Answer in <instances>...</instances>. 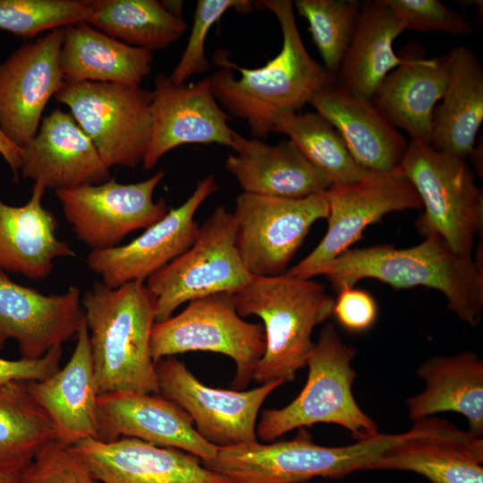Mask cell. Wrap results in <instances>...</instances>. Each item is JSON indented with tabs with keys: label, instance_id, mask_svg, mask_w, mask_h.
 <instances>
[{
	"label": "cell",
	"instance_id": "6da1fadb",
	"mask_svg": "<svg viewBox=\"0 0 483 483\" xmlns=\"http://www.w3.org/2000/svg\"><path fill=\"white\" fill-rule=\"evenodd\" d=\"M254 4L271 12L279 22L282 47L264 66L246 68L232 63L226 51L215 53L221 66L210 77L212 91L231 116L244 120L251 134L267 138L278 116L297 113L320 90L336 82L335 75L317 63L301 37L291 0Z\"/></svg>",
	"mask_w": 483,
	"mask_h": 483
},
{
	"label": "cell",
	"instance_id": "7a4b0ae2",
	"mask_svg": "<svg viewBox=\"0 0 483 483\" xmlns=\"http://www.w3.org/2000/svg\"><path fill=\"white\" fill-rule=\"evenodd\" d=\"M322 275L336 292L365 278L394 289L433 288L445 296L448 309L461 321L475 326L481 320L482 264L478 258L453 251L438 236H428L410 248H350L332 260Z\"/></svg>",
	"mask_w": 483,
	"mask_h": 483
},
{
	"label": "cell",
	"instance_id": "3957f363",
	"mask_svg": "<svg viewBox=\"0 0 483 483\" xmlns=\"http://www.w3.org/2000/svg\"><path fill=\"white\" fill-rule=\"evenodd\" d=\"M98 394H158L151 334L156 298L143 282L96 281L81 298Z\"/></svg>",
	"mask_w": 483,
	"mask_h": 483
},
{
	"label": "cell",
	"instance_id": "277c9868",
	"mask_svg": "<svg viewBox=\"0 0 483 483\" xmlns=\"http://www.w3.org/2000/svg\"><path fill=\"white\" fill-rule=\"evenodd\" d=\"M238 314L264 323L266 347L253 380L293 381L306 366L315 343L313 329L332 316L335 300L320 283L288 275H252L233 293Z\"/></svg>",
	"mask_w": 483,
	"mask_h": 483
},
{
	"label": "cell",
	"instance_id": "5b68a950",
	"mask_svg": "<svg viewBox=\"0 0 483 483\" xmlns=\"http://www.w3.org/2000/svg\"><path fill=\"white\" fill-rule=\"evenodd\" d=\"M400 434L378 433L344 446H324L305 428L292 440L260 444L258 441L217 447L216 455L201 461L208 470L233 483H305L315 478L337 479L370 466Z\"/></svg>",
	"mask_w": 483,
	"mask_h": 483
},
{
	"label": "cell",
	"instance_id": "8992f818",
	"mask_svg": "<svg viewBox=\"0 0 483 483\" xmlns=\"http://www.w3.org/2000/svg\"><path fill=\"white\" fill-rule=\"evenodd\" d=\"M356 354L354 347L342 341L334 324H326L308 358L304 387L286 406L262 411L257 436L272 442L289 431L318 423L338 425L356 441L380 433L352 393L356 371L352 360Z\"/></svg>",
	"mask_w": 483,
	"mask_h": 483
},
{
	"label": "cell",
	"instance_id": "52a82bcc",
	"mask_svg": "<svg viewBox=\"0 0 483 483\" xmlns=\"http://www.w3.org/2000/svg\"><path fill=\"white\" fill-rule=\"evenodd\" d=\"M467 159L411 140L399 170L416 190L424 213L416 227L438 236L455 252L472 256L483 228V193Z\"/></svg>",
	"mask_w": 483,
	"mask_h": 483
},
{
	"label": "cell",
	"instance_id": "ba28073f",
	"mask_svg": "<svg viewBox=\"0 0 483 483\" xmlns=\"http://www.w3.org/2000/svg\"><path fill=\"white\" fill-rule=\"evenodd\" d=\"M70 109L108 168L142 163L152 128L153 92L110 82H63L55 95Z\"/></svg>",
	"mask_w": 483,
	"mask_h": 483
},
{
	"label": "cell",
	"instance_id": "9c48e42d",
	"mask_svg": "<svg viewBox=\"0 0 483 483\" xmlns=\"http://www.w3.org/2000/svg\"><path fill=\"white\" fill-rule=\"evenodd\" d=\"M252 275L236 245L233 212L218 206L199 226L192 245L146 280L156 298V322L184 302L220 292L235 293Z\"/></svg>",
	"mask_w": 483,
	"mask_h": 483
},
{
	"label": "cell",
	"instance_id": "30bf717a",
	"mask_svg": "<svg viewBox=\"0 0 483 483\" xmlns=\"http://www.w3.org/2000/svg\"><path fill=\"white\" fill-rule=\"evenodd\" d=\"M266 347L264 328L238 314L233 293L220 292L189 301L178 315L157 321L151 334V354L160 359L187 352L222 353L236 365L233 389L253 379Z\"/></svg>",
	"mask_w": 483,
	"mask_h": 483
},
{
	"label": "cell",
	"instance_id": "8fae6325",
	"mask_svg": "<svg viewBox=\"0 0 483 483\" xmlns=\"http://www.w3.org/2000/svg\"><path fill=\"white\" fill-rule=\"evenodd\" d=\"M327 214L325 191L300 199L238 195L233 212L236 245L248 271L258 276L284 275L312 225Z\"/></svg>",
	"mask_w": 483,
	"mask_h": 483
},
{
	"label": "cell",
	"instance_id": "7c38bea8",
	"mask_svg": "<svg viewBox=\"0 0 483 483\" xmlns=\"http://www.w3.org/2000/svg\"><path fill=\"white\" fill-rule=\"evenodd\" d=\"M325 193L328 205L326 234L308 256L287 270L288 275L312 279L322 275L332 260L363 238L367 226L388 213L422 207L416 190L399 168L333 184Z\"/></svg>",
	"mask_w": 483,
	"mask_h": 483
},
{
	"label": "cell",
	"instance_id": "4fadbf2b",
	"mask_svg": "<svg viewBox=\"0 0 483 483\" xmlns=\"http://www.w3.org/2000/svg\"><path fill=\"white\" fill-rule=\"evenodd\" d=\"M158 394L181 407L209 443L232 446L257 442V418L267 397L283 380L248 391L218 389L201 383L175 356L156 362Z\"/></svg>",
	"mask_w": 483,
	"mask_h": 483
},
{
	"label": "cell",
	"instance_id": "5bb4252c",
	"mask_svg": "<svg viewBox=\"0 0 483 483\" xmlns=\"http://www.w3.org/2000/svg\"><path fill=\"white\" fill-rule=\"evenodd\" d=\"M159 170L148 179L121 183L110 178L99 184L55 191L66 221L77 238L99 250L118 246L125 236L147 229L167 211L164 199L154 200V191L165 178Z\"/></svg>",
	"mask_w": 483,
	"mask_h": 483
},
{
	"label": "cell",
	"instance_id": "9a60e30c",
	"mask_svg": "<svg viewBox=\"0 0 483 483\" xmlns=\"http://www.w3.org/2000/svg\"><path fill=\"white\" fill-rule=\"evenodd\" d=\"M64 29L22 44L0 63V129L19 148L35 136L48 101L63 85Z\"/></svg>",
	"mask_w": 483,
	"mask_h": 483
},
{
	"label": "cell",
	"instance_id": "2e32d148",
	"mask_svg": "<svg viewBox=\"0 0 483 483\" xmlns=\"http://www.w3.org/2000/svg\"><path fill=\"white\" fill-rule=\"evenodd\" d=\"M217 191L213 174L199 181L192 194L181 206L170 209L162 219L131 242L90 250L87 257L89 268L110 288L131 282L145 283L192 245L199 228L194 221L196 211Z\"/></svg>",
	"mask_w": 483,
	"mask_h": 483
},
{
	"label": "cell",
	"instance_id": "e0dca14e",
	"mask_svg": "<svg viewBox=\"0 0 483 483\" xmlns=\"http://www.w3.org/2000/svg\"><path fill=\"white\" fill-rule=\"evenodd\" d=\"M153 128L142 168L151 170L170 150L184 144L232 146L234 131L230 115L212 91L209 77L194 83L174 84L169 76L155 78Z\"/></svg>",
	"mask_w": 483,
	"mask_h": 483
},
{
	"label": "cell",
	"instance_id": "ac0fdd59",
	"mask_svg": "<svg viewBox=\"0 0 483 483\" xmlns=\"http://www.w3.org/2000/svg\"><path fill=\"white\" fill-rule=\"evenodd\" d=\"M369 470L414 472L431 483H483V438L447 419L424 418Z\"/></svg>",
	"mask_w": 483,
	"mask_h": 483
},
{
	"label": "cell",
	"instance_id": "d6986e66",
	"mask_svg": "<svg viewBox=\"0 0 483 483\" xmlns=\"http://www.w3.org/2000/svg\"><path fill=\"white\" fill-rule=\"evenodd\" d=\"M84 316L80 292L45 295L0 269V349L15 340L21 358L37 360L77 335Z\"/></svg>",
	"mask_w": 483,
	"mask_h": 483
},
{
	"label": "cell",
	"instance_id": "ffe728a7",
	"mask_svg": "<svg viewBox=\"0 0 483 483\" xmlns=\"http://www.w3.org/2000/svg\"><path fill=\"white\" fill-rule=\"evenodd\" d=\"M70 448L100 483H233L191 453L133 437L87 439Z\"/></svg>",
	"mask_w": 483,
	"mask_h": 483
},
{
	"label": "cell",
	"instance_id": "44dd1931",
	"mask_svg": "<svg viewBox=\"0 0 483 483\" xmlns=\"http://www.w3.org/2000/svg\"><path fill=\"white\" fill-rule=\"evenodd\" d=\"M98 436L104 442L133 437L176 448L201 461L212 459L216 445L204 439L177 404L159 394L111 393L97 399Z\"/></svg>",
	"mask_w": 483,
	"mask_h": 483
},
{
	"label": "cell",
	"instance_id": "7402d4cb",
	"mask_svg": "<svg viewBox=\"0 0 483 483\" xmlns=\"http://www.w3.org/2000/svg\"><path fill=\"white\" fill-rule=\"evenodd\" d=\"M21 149L20 175L46 189L67 190L111 178L91 140L71 113L59 108L42 118L35 136Z\"/></svg>",
	"mask_w": 483,
	"mask_h": 483
},
{
	"label": "cell",
	"instance_id": "603a6c76",
	"mask_svg": "<svg viewBox=\"0 0 483 483\" xmlns=\"http://www.w3.org/2000/svg\"><path fill=\"white\" fill-rule=\"evenodd\" d=\"M27 386L51 419L56 441L72 446L87 439H97L99 394L84 318L67 363L47 378L27 382Z\"/></svg>",
	"mask_w": 483,
	"mask_h": 483
},
{
	"label": "cell",
	"instance_id": "cb8c5ba5",
	"mask_svg": "<svg viewBox=\"0 0 483 483\" xmlns=\"http://www.w3.org/2000/svg\"><path fill=\"white\" fill-rule=\"evenodd\" d=\"M309 104L339 132L362 168L386 174L399 167L408 142L371 100L356 97L335 82L315 94Z\"/></svg>",
	"mask_w": 483,
	"mask_h": 483
},
{
	"label": "cell",
	"instance_id": "d4e9b609",
	"mask_svg": "<svg viewBox=\"0 0 483 483\" xmlns=\"http://www.w3.org/2000/svg\"><path fill=\"white\" fill-rule=\"evenodd\" d=\"M225 168L243 192L300 199L324 192L331 181L316 168L289 140L270 145L234 132Z\"/></svg>",
	"mask_w": 483,
	"mask_h": 483
},
{
	"label": "cell",
	"instance_id": "484cf974",
	"mask_svg": "<svg viewBox=\"0 0 483 483\" xmlns=\"http://www.w3.org/2000/svg\"><path fill=\"white\" fill-rule=\"evenodd\" d=\"M34 182L29 200L12 206L0 199V269L38 280L47 277L59 258L73 257L56 236L57 218L42 204L46 191Z\"/></svg>",
	"mask_w": 483,
	"mask_h": 483
},
{
	"label": "cell",
	"instance_id": "4316f807",
	"mask_svg": "<svg viewBox=\"0 0 483 483\" xmlns=\"http://www.w3.org/2000/svg\"><path fill=\"white\" fill-rule=\"evenodd\" d=\"M448 78L446 54L436 58L405 56V62L389 72L371 102L396 129L411 140L428 143L436 104L443 97Z\"/></svg>",
	"mask_w": 483,
	"mask_h": 483
},
{
	"label": "cell",
	"instance_id": "83f0119b",
	"mask_svg": "<svg viewBox=\"0 0 483 483\" xmlns=\"http://www.w3.org/2000/svg\"><path fill=\"white\" fill-rule=\"evenodd\" d=\"M417 375L425 388L406 400L408 417L415 421L446 411L467 419L469 431L483 436V360L464 351L453 355L431 357L423 361Z\"/></svg>",
	"mask_w": 483,
	"mask_h": 483
},
{
	"label": "cell",
	"instance_id": "f1b7e54d",
	"mask_svg": "<svg viewBox=\"0 0 483 483\" xmlns=\"http://www.w3.org/2000/svg\"><path fill=\"white\" fill-rule=\"evenodd\" d=\"M446 56L448 78L434 109L429 146L467 159L483 121V69L464 46L453 47Z\"/></svg>",
	"mask_w": 483,
	"mask_h": 483
},
{
	"label": "cell",
	"instance_id": "f546056e",
	"mask_svg": "<svg viewBox=\"0 0 483 483\" xmlns=\"http://www.w3.org/2000/svg\"><path fill=\"white\" fill-rule=\"evenodd\" d=\"M152 64V52L127 45L88 22L64 29L59 65L64 81L140 86Z\"/></svg>",
	"mask_w": 483,
	"mask_h": 483
},
{
	"label": "cell",
	"instance_id": "4dcf8cb0",
	"mask_svg": "<svg viewBox=\"0 0 483 483\" xmlns=\"http://www.w3.org/2000/svg\"><path fill=\"white\" fill-rule=\"evenodd\" d=\"M404 30L382 0L361 2L357 27L336 73V84L351 94L371 100L386 75L405 62L394 51Z\"/></svg>",
	"mask_w": 483,
	"mask_h": 483
},
{
	"label": "cell",
	"instance_id": "1f68e13d",
	"mask_svg": "<svg viewBox=\"0 0 483 483\" xmlns=\"http://www.w3.org/2000/svg\"><path fill=\"white\" fill-rule=\"evenodd\" d=\"M53 441H56L54 425L27 382L0 386V473L21 475Z\"/></svg>",
	"mask_w": 483,
	"mask_h": 483
},
{
	"label": "cell",
	"instance_id": "d6a6232c",
	"mask_svg": "<svg viewBox=\"0 0 483 483\" xmlns=\"http://www.w3.org/2000/svg\"><path fill=\"white\" fill-rule=\"evenodd\" d=\"M127 45L160 50L177 41L187 22L169 13L157 0H94L88 22Z\"/></svg>",
	"mask_w": 483,
	"mask_h": 483
},
{
	"label": "cell",
	"instance_id": "836d02e7",
	"mask_svg": "<svg viewBox=\"0 0 483 483\" xmlns=\"http://www.w3.org/2000/svg\"><path fill=\"white\" fill-rule=\"evenodd\" d=\"M273 132L286 135L332 185L357 182L372 174L354 160L339 132L317 112L282 114Z\"/></svg>",
	"mask_w": 483,
	"mask_h": 483
},
{
	"label": "cell",
	"instance_id": "e575fe53",
	"mask_svg": "<svg viewBox=\"0 0 483 483\" xmlns=\"http://www.w3.org/2000/svg\"><path fill=\"white\" fill-rule=\"evenodd\" d=\"M358 0H296L298 13L309 23V31L324 67L336 76L351 43L360 13Z\"/></svg>",
	"mask_w": 483,
	"mask_h": 483
},
{
	"label": "cell",
	"instance_id": "d590c367",
	"mask_svg": "<svg viewBox=\"0 0 483 483\" xmlns=\"http://www.w3.org/2000/svg\"><path fill=\"white\" fill-rule=\"evenodd\" d=\"M94 0H0V30L24 38L89 22Z\"/></svg>",
	"mask_w": 483,
	"mask_h": 483
},
{
	"label": "cell",
	"instance_id": "8d00e7d4",
	"mask_svg": "<svg viewBox=\"0 0 483 483\" xmlns=\"http://www.w3.org/2000/svg\"><path fill=\"white\" fill-rule=\"evenodd\" d=\"M230 9L248 13L252 2L248 0H199L186 47L169 79L174 84H183L195 74L209 70L206 57V38L211 27Z\"/></svg>",
	"mask_w": 483,
	"mask_h": 483
},
{
	"label": "cell",
	"instance_id": "74e56055",
	"mask_svg": "<svg viewBox=\"0 0 483 483\" xmlns=\"http://www.w3.org/2000/svg\"><path fill=\"white\" fill-rule=\"evenodd\" d=\"M404 30L441 31L464 37L473 32L470 22L439 0H382Z\"/></svg>",
	"mask_w": 483,
	"mask_h": 483
},
{
	"label": "cell",
	"instance_id": "f35d334b",
	"mask_svg": "<svg viewBox=\"0 0 483 483\" xmlns=\"http://www.w3.org/2000/svg\"><path fill=\"white\" fill-rule=\"evenodd\" d=\"M19 483H100L70 446L53 441L20 475Z\"/></svg>",
	"mask_w": 483,
	"mask_h": 483
},
{
	"label": "cell",
	"instance_id": "ab89813d",
	"mask_svg": "<svg viewBox=\"0 0 483 483\" xmlns=\"http://www.w3.org/2000/svg\"><path fill=\"white\" fill-rule=\"evenodd\" d=\"M332 315L348 332L363 333L376 323L378 307L375 298L367 291L348 287L337 292Z\"/></svg>",
	"mask_w": 483,
	"mask_h": 483
},
{
	"label": "cell",
	"instance_id": "60d3db41",
	"mask_svg": "<svg viewBox=\"0 0 483 483\" xmlns=\"http://www.w3.org/2000/svg\"><path fill=\"white\" fill-rule=\"evenodd\" d=\"M63 348L58 345L37 360H11L0 358V386L11 382L40 381L47 378L61 367Z\"/></svg>",
	"mask_w": 483,
	"mask_h": 483
},
{
	"label": "cell",
	"instance_id": "b9f144b4",
	"mask_svg": "<svg viewBox=\"0 0 483 483\" xmlns=\"http://www.w3.org/2000/svg\"><path fill=\"white\" fill-rule=\"evenodd\" d=\"M21 149L11 142L0 129V155L11 168L15 182L19 181L21 167Z\"/></svg>",
	"mask_w": 483,
	"mask_h": 483
},
{
	"label": "cell",
	"instance_id": "7bdbcfd3",
	"mask_svg": "<svg viewBox=\"0 0 483 483\" xmlns=\"http://www.w3.org/2000/svg\"><path fill=\"white\" fill-rule=\"evenodd\" d=\"M163 7L172 15L175 17L182 18V13L183 8V2L182 1H160Z\"/></svg>",
	"mask_w": 483,
	"mask_h": 483
},
{
	"label": "cell",
	"instance_id": "ee69618b",
	"mask_svg": "<svg viewBox=\"0 0 483 483\" xmlns=\"http://www.w3.org/2000/svg\"><path fill=\"white\" fill-rule=\"evenodd\" d=\"M469 157H471L472 163L474 164L475 169L478 174L482 175V165L479 164V157H482V145L473 148Z\"/></svg>",
	"mask_w": 483,
	"mask_h": 483
},
{
	"label": "cell",
	"instance_id": "f6af8a7d",
	"mask_svg": "<svg viewBox=\"0 0 483 483\" xmlns=\"http://www.w3.org/2000/svg\"><path fill=\"white\" fill-rule=\"evenodd\" d=\"M20 475L0 473V483H19Z\"/></svg>",
	"mask_w": 483,
	"mask_h": 483
}]
</instances>
